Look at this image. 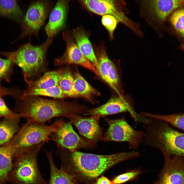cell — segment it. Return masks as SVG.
Instances as JSON below:
<instances>
[{
	"instance_id": "30bf717a",
	"label": "cell",
	"mask_w": 184,
	"mask_h": 184,
	"mask_svg": "<svg viewBox=\"0 0 184 184\" xmlns=\"http://www.w3.org/2000/svg\"><path fill=\"white\" fill-rule=\"evenodd\" d=\"M72 123L66 122L62 119L56 131L50 135L51 140L54 142L57 145L71 151L77 149L93 148L85 140L74 130Z\"/></svg>"
},
{
	"instance_id": "836d02e7",
	"label": "cell",
	"mask_w": 184,
	"mask_h": 184,
	"mask_svg": "<svg viewBox=\"0 0 184 184\" xmlns=\"http://www.w3.org/2000/svg\"><path fill=\"white\" fill-rule=\"evenodd\" d=\"M14 94L13 92L10 90L0 87V97L8 95Z\"/></svg>"
},
{
	"instance_id": "4316f807",
	"label": "cell",
	"mask_w": 184,
	"mask_h": 184,
	"mask_svg": "<svg viewBox=\"0 0 184 184\" xmlns=\"http://www.w3.org/2000/svg\"><path fill=\"white\" fill-rule=\"evenodd\" d=\"M74 78L72 72L68 68H61L58 86L68 97H76L73 87Z\"/></svg>"
},
{
	"instance_id": "2e32d148",
	"label": "cell",
	"mask_w": 184,
	"mask_h": 184,
	"mask_svg": "<svg viewBox=\"0 0 184 184\" xmlns=\"http://www.w3.org/2000/svg\"><path fill=\"white\" fill-rule=\"evenodd\" d=\"M67 1H57L49 16L44 29L48 38H53L64 28L68 9Z\"/></svg>"
},
{
	"instance_id": "8992f818",
	"label": "cell",
	"mask_w": 184,
	"mask_h": 184,
	"mask_svg": "<svg viewBox=\"0 0 184 184\" xmlns=\"http://www.w3.org/2000/svg\"><path fill=\"white\" fill-rule=\"evenodd\" d=\"M45 142L15 158L8 181L12 184H48L38 167L37 156Z\"/></svg>"
},
{
	"instance_id": "ffe728a7",
	"label": "cell",
	"mask_w": 184,
	"mask_h": 184,
	"mask_svg": "<svg viewBox=\"0 0 184 184\" xmlns=\"http://www.w3.org/2000/svg\"><path fill=\"white\" fill-rule=\"evenodd\" d=\"M53 150L45 151L50 167V176L48 184H76V180L61 167L58 168L55 164L53 157Z\"/></svg>"
},
{
	"instance_id": "5b68a950",
	"label": "cell",
	"mask_w": 184,
	"mask_h": 184,
	"mask_svg": "<svg viewBox=\"0 0 184 184\" xmlns=\"http://www.w3.org/2000/svg\"><path fill=\"white\" fill-rule=\"evenodd\" d=\"M53 41L48 38L42 44L33 45L28 43L20 46L16 51H0V54L10 59L22 69L26 81L36 75L42 67L46 53Z\"/></svg>"
},
{
	"instance_id": "7c38bea8",
	"label": "cell",
	"mask_w": 184,
	"mask_h": 184,
	"mask_svg": "<svg viewBox=\"0 0 184 184\" xmlns=\"http://www.w3.org/2000/svg\"><path fill=\"white\" fill-rule=\"evenodd\" d=\"M142 6L147 16L152 20L162 25L175 10L184 6V0L142 1Z\"/></svg>"
},
{
	"instance_id": "4dcf8cb0",
	"label": "cell",
	"mask_w": 184,
	"mask_h": 184,
	"mask_svg": "<svg viewBox=\"0 0 184 184\" xmlns=\"http://www.w3.org/2000/svg\"><path fill=\"white\" fill-rule=\"evenodd\" d=\"M14 119L22 118L21 114L14 112L10 110L7 107L5 102L0 97V118Z\"/></svg>"
},
{
	"instance_id": "9c48e42d",
	"label": "cell",
	"mask_w": 184,
	"mask_h": 184,
	"mask_svg": "<svg viewBox=\"0 0 184 184\" xmlns=\"http://www.w3.org/2000/svg\"><path fill=\"white\" fill-rule=\"evenodd\" d=\"M125 112L129 113L136 123H143L147 120V118L141 116L135 111L131 100L121 96L111 98L104 104L88 109L83 115H96L101 118L108 115Z\"/></svg>"
},
{
	"instance_id": "7402d4cb",
	"label": "cell",
	"mask_w": 184,
	"mask_h": 184,
	"mask_svg": "<svg viewBox=\"0 0 184 184\" xmlns=\"http://www.w3.org/2000/svg\"><path fill=\"white\" fill-rule=\"evenodd\" d=\"M20 119L4 118L0 121V147L9 143L19 130Z\"/></svg>"
},
{
	"instance_id": "d6a6232c",
	"label": "cell",
	"mask_w": 184,
	"mask_h": 184,
	"mask_svg": "<svg viewBox=\"0 0 184 184\" xmlns=\"http://www.w3.org/2000/svg\"><path fill=\"white\" fill-rule=\"evenodd\" d=\"M94 184H113V183L112 181H111L106 177L102 176L97 179Z\"/></svg>"
},
{
	"instance_id": "83f0119b",
	"label": "cell",
	"mask_w": 184,
	"mask_h": 184,
	"mask_svg": "<svg viewBox=\"0 0 184 184\" xmlns=\"http://www.w3.org/2000/svg\"><path fill=\"white\" fill-rule=\"evenodd\" d=\"M169 21L176 34L184 39V6L177 9L171 14Z\"/></svg>"
},
{
	"instance_id": "277c9868",
	"label": "cell",
	"mask_w": 184,
	"mask_h": 184,
	"mask_svg": "<svg viewBox=\"0 0 184 184\" xmlns=\"http://www.w3.org/2000/svg\"><path fill=\"white\" fill-rule=\"evenodd\" d=\"M61 120V119L56 120L50 125L27 121L11 140L5 145L10 147L15 158L36 146L51 140L50 135L56 131Z\"/></svg>"
},
{
	"instance_id": "d4e9b609",
	"label": "cell",
	"mask_w": 184,
	"mask_h": 184,
	"mask_svg": "<svg viewBox=\"0 0 184 184\" xmlns=\"http://www.w3.org/2000/svg\"><path fill=\"white\" fill-rule=\"evenodd\" d=\"M22 95L24 96H44L59 99L68 97L58 86L43 89L29 88L25 90Z\"/></svg>"
},
{
	"instance_id": "9a60e30c",
	"label": "cell",
	"mask_w": 184,
	"mask_h": 184,
	"mask_svg": "<svg viewBox=\"0 0 184 184\" xmlns=\"http://www.w3.org/2000/svg\"><path fill=\"white\" fill-rule=\"evenodd\" d=\"M89 10L98 15H110L118 21L125 24L133 31L136 28L123 13L117 8L115 2L112 0H85L80 1Z\"/></svg>"
},
{
	"instance_id": "52a82bcc",
	"label": "cell",
	"mask_w": 184,
	"mask_h": 184,
	"mask_svg": "<svg viewBox=\"0 0 184 184\" xmlns=\"http://www.w3.org/2000/svg\"><path fill=\"white\" fill-rule=\"evenodd\" d=\"M105 119L109 127L103 136V141L126 142L129 149H136L140 144L144 143L143 130H136L132 127L124 116L117 119L105 117Z\"/></svg>"
},
{
	"instance_id": "e0dca14e",
	"label": "cell",
	"mask_w": 184,
	"mask_h": 184,
	"mask_svg": "<svg viewBox=\"0 0 184 184\" xmlns=\"http://www.w3.org/2000/svg\"><path fill=\"white\" fill-rule=\"evenodd\" d=\"M97 54L100 76L117 93H119V76L115 65L104 49H99Z\"/></svg>"
},
{
	"instance_id": "d6986e66",
	"label": "cell",
	"mask_w": 184,
	"mask_h": 184,
	"mask_svg": "<svg viewBox=\"0 0 184 184\" xmlns=\"http://www.w3.org/2000/svg\"><path fill=\"white\" fill-rule=\"evenodd\" d=\"M73 76V87L76 97H82L94 103V96L98 95V92L83 77L76 68L74 71Z\"/></svg>"
},
{
	"instance_id": "8fae6325",
	"label": "cell",
	"mask_w": 184,
	"mask_h": 184,
	"mask_svg": "<svg viewBox=\"0 0 184 184\" xmlns=\"http://www.w3.org/2000/svg\"><path fill=\"white\" fill-rule=\"evenodd\" d=\"M100 118L96 115L83 117L75 113L70 114L67 118L93 148L96 147L98 142L103 139V129L99 123Z\"/></svg>"
},
{
	"instance_id": "44dd1931",
	"label": "cell",
	"mask_w": 184,
	"mask_h": 184,
	"mask_svg": "<svg viewBox=\"0 0 184 184\" xmlns=\"http://www.w3.org/2000/svg\"><path fill=\"white\" fill-rule=\"evenodd\" d=\"M14 158L9 146L5 145L0 147V184H6L8 181Z\"/></svg>"
},
{
	"instance_id": "5bb4252c",
	"label": "cell",
	"mask_w": 184,
	"mask_h": 184,
	"mask_svg": "<svg viewBox=\"0 0 184 184\" xmlns=\"http://www.w3.org/2000/svg\"><path fill=\"white\" fill-rule=\"evenodd\" d=\"M63 37L66 43V49L62 56L55 59L56 65L76 64L88 69L97 76H100L96 68L81 52L70 33L68 32L63 33Z\"/></svg>"
},
{
	"instance_id": "603a6c76",
	"label": "cell",
	"mask_w": 184,
	"mask_h": 184,
	"mask_svg": "<svg viewBox=\"0 0 184 184\" xmlns=\"http://www.w3.org/2000/svg\"><path fill=\"white\" fill-rule=\"evenodd\" d=\"M61 72V69L48 72L36 80L26 82L30 88L43 89L57 86Z\"/></svg>"
},
{
	"instance_id": "1f68e13d",
	"label": "cell",
	"mask_w": 184,
	"mask_h": 184,
	"mask_svg": "<svg viewBox=\"0 0 184 184\" xmlns=\"http://www.w3.org/2000/svg\"><path fill=\"white\" fill-rule=\"evenodd\" d=\"M141 173L139 171L126 172L117 176L112 182L113 184H121L135 178Z\"/></svg>"
},
{
	"instance_id": "3957f363",
	"label": "cell",
	"mask_w": 184,
	"mask_h": 184,
	"mask_svg": "<svg viewBox=\"0 0 184 184\" xmlns=\"http://www.w3.org/2000/svg\"><path fill=\"white\" fill-rule=\"evenodd\" d=\"M144 143L172 156L184 157V133L171 128L167 122L149 117L143 124Z\"/></svg>"
},
{
	"instance_id": "ac0fdd59",
	"label": "cell",
	"mask_w": 184,
	"mask_h": 184,
	"mask_svg": "<svg viewBox=\"0 0 184 184\" xmlns=\"http://www.w3.org/2000/svg\"><path fill=\"white\" fill-rule=\"evenodd\" d=\"M72 34L77 45L81 52L99 73V64L92 45L86 33L82 29L77 28L73 30Z\"/></svg>"
},
{
	"instance_id": "484cf974",
	"label": "cell",
	"mask_w": 184,
	"mask_h": 184,
	"mask_svg": "<svg viewBox=\"0 0 184 184\" xmlns=\"http://www.w3.org/2000/svg\"><path fill=\"white\" fill-rule=\"evenodd\" d=\"M140 114L144 117H152L162 120L169 124L184 130V113L161 115L142 112Z\"/></svg>"
},
{
	"instance_id": "6da1fadb",
	"label": "cell",
	"mask_w": 184,
	"mask_h": 184,
	"mask_svg": "<svg viewBox=\"0 0 184 184\" xmlns=\"http://www.w3.org/2000/svg\"><path fill=\"white\" fill-rule=\"evenodd\" d=\"M57 155L61 167L73 177L77 183L94 184L98 177L108 169L121 162L139 156V152H121L99 155L71 151L57 146Z\"/></svg>"
},
{
	"instance_id": "cb8c5ba5",
	"label": "cell",
	"mask_w": 184,
	"mask_h": 184,
	"mask_svg": "<svg viewBox=\"0 0 184 184\" xmlns=\"http://www.w3.org/2000/svg\"><path fill=\"white\" fill-rule=\"evenodd\" d=\"M0 16L9 18L19 24L24 17L16 0H0Z\"/></svg>"
},
{
	"instance_id": "ba28073f",
	"label": "cell",
	"mask_w": 184,
	"mask_h": 184,
	"mask_svg": "<svg viewBox=\"0 0 184 184\" xmlns=\"http://www.w3.org/2000/svg\"><path fill=\"white\" fill-rule=\"evenodd\" d=\"M53 3L47 0L31 2L20 23L22 31L17 39L28 36H38L39 31L51 9Z\"/></svg>"
},
{
	"instance_id": "4fadbf2b",
	"label": "cell",
	"mask_w": 184,
	"mask_h": 184,
	"mask_svg": "<svg viewBox=\"0 0 184 184\" xmlns=\"http://www.w3.org/2000/svg\"><path fill=\"white\" fill-rule=\"evenodd\" d=\"M162 153L164 167L154 184H184V157Z\"/></svg>"
},
{
	"instance_id": "f546056e",
	"label": "cell",
	"mask_w": 184,
	"mask_h": 184,
	"mask_svg": "<svg viewBox=\"0 0 184 184\" xmlns=\"http://www.w3.org/2000/svg\"><path fill=\"white\" fill-rule=\"evenodd\" d=\"M117 20L114 16L110 15L103 16L101 19L102 25L107 29L111 38H113L114 31L116 27Z\"/></svg>"
},
{
	"instance_id": "7a4b0ae2",
	"label": "cell",
	"mask_w": 184,
	"mask_h": 184,
	"mask_svg": "<svg viewBox=\"0 0 184 184\" xmlns=\"http://www.w3.org/2000/svg\"><path fill=\"white\" fill-rule=\"evenodd\" d=\"M88 109L74 102L61 99H48L36 96H19L14 111L27 121L41 123L56 117L67 118L71 113H85Z\"/></svg>"
},
{
	"instance_id": "f1b7e54d",
	"label": "cell",
	"mask_w": 184,
	"mask_h": 184,
	"mask_svg": "<svg viewBox=\"0 0 184 184\" xmlns=\"http://www.w3.org/2000/svg\"><path fill=\"white\" fill-rule=\"evenodd\" d=\"M13 63L9 59L0 58V81L3 80L9 81Z\"/></svg>"
}]
</instances>
